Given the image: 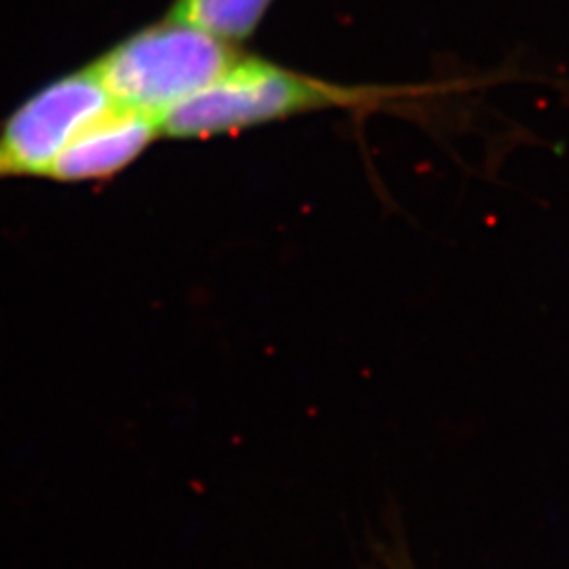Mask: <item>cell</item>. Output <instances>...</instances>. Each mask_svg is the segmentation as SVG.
<instances>
[{
  "label": "cell",
  "instance_id": "1",
  "mask_svg": "<svg viewBox=\"0 0 569 569\" xmlns=\"http://www.w3.org/2000/svg\"><path fill=\"white\" fill-rule=\"evenodd\" d=\"M420 89L361 87L317 79L241 53L222 77L159 117L161 136L204 140L321 110H367L416 98Z\"/></svg>",
  "mask_w": 569,
  "mask_h": 569
},
{
  "label": "cell",
  "instance_id": "2",
  "mask_svg": "<svg viewBox=\"0 0 569 569\" xmlns=\"http://www.w3.org/2000/svg\"><path fill=\"white\" fill-rule=\"evenodd\" d=\"M243 49L176 18L150 23L89 68L110 100L152 117L222 77Z\"/></svg>",
  "mask_w": 569,
  "mask_h": 569
},
{
  "label": "cell",
  "instance_id": "3",
  "mask_svg": "<svg viewBox=\"0 0 569 569\" xmlns=\"http://www.w3.org/2000/svg\"><path fill=\"white\" fill-rule=\"evenodd\" d=\"M112 103L89 66L44 84L0 124V180L42 176L63 146Z\"/></svg>",
  "mask_w": 569,
  "mask_h": 569
},
{
  "label": "cell",
  "instance_id": "4",
  "mask_svg": "<svg viewBox=\"0 0 569 569\" xmlns=\"http://www.w3.org/2000/svg\"><path fill=\"white\" fill-rule=\"evenodd\" d=\"M161 136L159 119L112 103L63 146L42 178L56 182H96L117 176Z\"/></svg>",
  "mask_w": 569,
  "mask_h": 569
},
{
  "label": "cell",
  "instance_id": "5",
  "mask_svg": "<svg viewBox=\"0 0 569 569\" xmlns=\"http://www.w3.org/2000/svg\"><path fill=\"white\" fill-rule=\"evenodd\" d=\"M274 0H176L169 18L197 26L232 44L247 41Z\"/></svg>",
  "mask_w": 569,
  "mask_h": 569
}]
</instances>
